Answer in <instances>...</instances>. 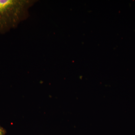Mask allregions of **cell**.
Returning a JSON list of instances; mask_svg holds the SVG:
<instances>
[{"label": "cell", "instance_id": "1", "mask_svg": "<svg viewBox=\"0 0 135 135\" xmlns=\"http://www.w3.org/2000/svg\"><path fill=\"white\" fill-rule=\"evenodd\" d=\"M35 2L31 0H0V33L15 28L28 16Z\"/></svg>", "mask_w": 135, "mask_h": 135}, {"label": "cell", "instance_id": "2", "mask_svg": "<svg viewBox=\"0 0 135 135\" xmlns=\"http://www.w3.org/2000/svg\"><path fill=\"white\" fill-rule=\"evenodd\" d=\"M7 131L0 124V135H5Z\"/></svg>", "mask_w": 135, "mask_h": 135}]
</instances>
